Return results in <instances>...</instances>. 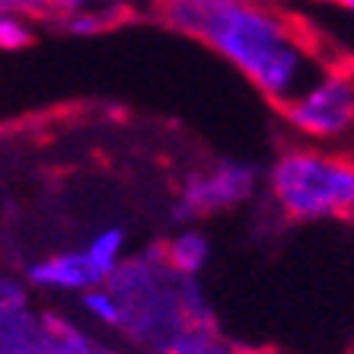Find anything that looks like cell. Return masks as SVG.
I'll list each match as a JSON object with an SVG mask.
<instances>
[{
  "label": "cell",
  "instance_id": "obj_10",
  "mask_svg": "<svg viewBox=\"0 0 354 354\" xmlns=\"http://www.w3.org/2000/svg\"><path fill=\"white\" fill-rule=\"evenodd\" d=\"M124 246H128V236L122 227H102L96 236H90L83 252H86V262L93 265V272L99 274V281H106L115 272V265L124 259Z\"/></svg>",
  "mask_w": 354,
  "mask_h": 354
},
{
  "label": "cell",
  "instance_id": "obj_5",
  "mask_svg": "<svg viewBox=\"0 0 354 354\" xmlns=\"http://www.w3.org/2000/svg\"><path fill=\"white\" fill-rule=\"evenodd\" d=\"M259 189H262V166L256 160H211L182 179L173 205V221L185 227V223H201L217 214H230L236 207L249 205L259 195Z\"/></svg>",
  "mask_w": 354,
  "mask_h": 354
},
{
  "label": "cell",
  "instance_id": "obj_12",
  "mask_svg": "<svg viewBox=\"0 0 354 354\" xmlns=\"http://www.w3.org/2000/svg\"><path fill=\"white\" fill-rule=\"evenodd\" d=\"M77 297H80V310L90 316L96 326L115 332V326H118V304H115V297L106 290V284L86 288L83 294H77Z\"/></svg>",
  "mask_w": 354,
  "mask_h": 354
},
{
  "label": "cell",
  "instance_id": "obj_3",
  "mask_svg": "<svg viewBox=\"0 0 354 354\" xmlns=\"http://www.w3.org/2000/svg\"><path fill=\"white\" fill-rule=\"evenodd\" d=\"M262 182L284 221H348L354 211L351 147L288 140L265 169Z\"/></svg>",
  "mask_w": 354,
  "mask_h": 354
},
{
  "label": "cell",
  "instance_id": "obj_15",
  "mask_svg": "<svg viewBox=\"0 0 354 354\" xmlns=\"http://www.w3.org/2000/svg\"><path fill=\"white\" fill-rule=\"evenodd\" d=\"M55 10V0H0V17H26L35 23H45Z\"/></svg>",
  "mask_w": 354,
  "mask_h": 354
},
{
  "label": "cell",
  "instance_id": "obj_13",
  "mask_svg": "<svg viewBox=\"0 0 354 354\" xmlns=\"http://www.w3.org/2000/svg\"><path fill=\"white\" fill-rule=\"evenodd\" d=\"M35 41V19L0 17V51H23Z\"/></svg>",
  "mask_w": 354,
  "mask_h": 354
},
{
  "label": "cell",
  "instance_id": "obj_6",
  "mask_svg": "<svg viewBox=\"0 0 354 354\" xmlns=\"http://www.w3.org/2000/svg\"><path fill=\"white\" fill-rule=\"evenodd\" d=\"M23 281L29 290H58V294H83L86 288L102 284L83 249H61L26 265Z\"/></svg>",
  "mask_w": 354,
  "mask_h": 354
},
{
  "label": "cell",
  "instance_id": "obj_8",
  "mask_svg": "<svg viewBox=\"0 0 354 354\" xmlns=\"http://www.w3.org/2000/svg\"><path fill=\"white\" fill-rule=\"evenodd\" d=\"M0 354H45L41 310L23 306L0 316Z\"/></svg>",
  "mask_w": 354,
  "mask_h": 354
},
{
  "label": "cell",
  "instance_id": "obj_16",
  "mask_svg": "<svg viewBox=\"0 0 354 354\" xmlns=\"http://www.w3.org/2000/svg\"><path fill=\"white\" fill-rule=\"evenodd\" d=\"M140 0H55L51 17L58 13H77V10H134Z\"/></svg>",
  "mask_w": 354,
  "mask_h": 354
},
{
  "label": "cell",
  "instance_id": "obj_1",
  "mask_svg": "<svg viewBox=\"0 0 354 354\" xmlns=\"http://www.w3.org/2000/svg\"><path fill=\"white\" fill-rule=\"evenodd\" d=\"M147 13L221 55L274 109L332 61L313 32L272 0H147Z\"/></svg>",
  "mask_w": 354,
  "mask_h": 354
},
{
  "label": "cell",
  "instance_id": "obj_9",
  "mask_svg": "<svg viewBox=\"0 0 354 354\" xmlns=\"http://www.w3.org/2000/svg\"><path fill=\"white\" fill-rule=\"evenodd\" d=\"M45 319V354H96L102 338L90 335L80 322L71 316L55 313V310H41Z\"/></svg>",
  "mask_w": 354,
  "mask_h": 354
},
{
  "label": "cell",
  "instance_id": "obj_14",
  "mask_svg": "<svg viewBox=\"0 0 354 354\" xmlns=\"http://www.w3.org/2000/svg\"><path fill=\"white\" fill-rule=\"evenodd\" d=\"M23 306H32L26 281L10 272H0V316L13 313V310H23Z\"/></svg>",
  "mask_w": 354,
  "mask_h": 354
},
{
  "label": "cell",
  "instance_id": "obj_17",
  "mask_svg": "<svg viewBox=\"0 0 354 354\" xmlns=\"http://www.w3.org/2000/svg\"><path fill=\"white\" fill-rule=\"evenodd\" d=\"M310 3H316V7H332V10H351L354 0H310Z\"/></svg>",
  "mask_w": 354,
  "mask_h": 354
},
{
  "label": "cell",
  "instance_id": "obj_2",
  "mask_svg": "<svg viewBox=\"0 0 354 354\" xmlns=\"http://www.w3.org/2000/svg\"><path fill=\"white\" fill-rule=\"evenodd\" d=\"M102 284L118 304L115 332L140 354H166L189 329H217L201 278L173 272L160 256V243L124 256Z\"/></svg>",
  "mask_w": 354,
  "mask_h": 354
},
{
  "label": "cell",
  "instance_id": "obj_11",
  "mask_svg": "<svg viewBox=\"0 0 354 354\" xmlns=\"http://www.w3.org/2000/svg\"><path fill=\"white\" fill-rule=\"evenodd\" d=\"M166 354H262L223 338L221 329H189Z\"/></svg>",
  "mask_w": 354,
  "mask_h": 354
},
{
  "label": "cell",
  "instance_id": "obj_4",
  "mask_svg": "<svg viewBox=\"0 0 354 354\" xmlns=\"http://www.w3.org/2000/svg\"><path fill=\"white\" fill-rule=\"evenodd\" d=\"M290 140L348 147L354 131V71L348 58H332L300 93L278 106Z\"/></svg>",
  "mask_w": 354,
  "mask_h": 354
},
{
  "label": "cell",
  "instance_id": "obj_7",
  "mask_svg": "<svg viewBox=\"0 0 354 354\" xmlns=\"http://www.w3.org/2000/svg\"><path fill=\"white\" fill-rule=\"evenodd\" d=\"M211 236L201 230V223H185L173 236H166L160 243V256L163 262L179 274H195L201 278V272L211 262Z\"/></svg>",
  "mask_w": 354,
  "mask_h": 354
}]
</instances>
